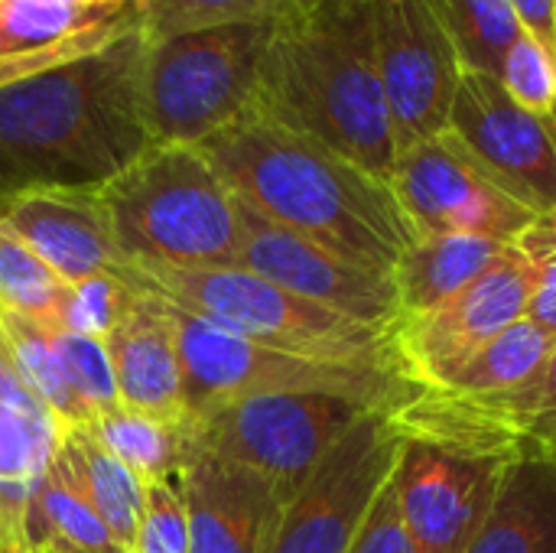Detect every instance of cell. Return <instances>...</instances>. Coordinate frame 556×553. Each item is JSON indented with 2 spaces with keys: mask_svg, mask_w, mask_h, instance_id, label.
<instances>
[{
  "mask_svg": "<svg viewBox=\"0 0 556 553\" xmlns=\"http://www.w3.org/2000/svg\"><path fill=\"white\" fill-rule=\"evenodd\" d=\"M147 46L134 13L104 46L0 88V196L101 189L153 147L143 121Z\"/></svg>",
  "mask_w": 556,
  "mask_h": 553,
  "instance_id": "cell-1",
  "label": "cell"
},
{
  "mask_svg": "<svg viewBox=\"0 0 556 553\" xmlns=\"http://www.w3.org/2000/svg\"><path fill=\"white\" fill-rule=\"evenodd\" d=\"M199 150L244 205L352 264L391 274L417 238L391 183L254 108Z\"/></svg>",
  "mask_w": 556,
  "mask_h": 553,
  "instance_id": "cell-2",
  "label": "cell"
},
{
  "mask_svg": "<svg viewBox=\"0 0 556 553\" xmlns=\"http://www.w3.org/2000/svg\"><path fill=\"white\" fill-rule=\"evenodd\" d=\"M254 111L391 183L397 143L378 75L371 3L280 16Z\"/></svg>",
  "mask_w": 556,
  "mask_h": 553,
  "instance_id": "cell-3",
  "label": "cell"
},
{
  "mask_svg": "<svg viewBox=\"0 0 556 553\" xmlns=\"http://www.w3.org/2000/svg\"><path fill=\"white\" fill-rule=\"evenodd\" d=\"M98 196L114 244L130 264L231 267L238 261V196L199 147L153 143Z\"/></svg>",
  "mask_w": 556,
  "mask_h": 553,
  "instance_id": "cell-4",
  "label": "cell"
},
{
  "mask_svg": "<svg viewBox=\"0 0 556 553\" xmlns=\"http://www.w3.org/2000/svg\"><path fill=\"white\" fill-rule=\"evenodd\" d=\"M117 277H124L137 290H147L186 313H195L267 349H280L316 362L384 368L397 375L391 329H378L329 306H319L313 300H303L238 264L166 267L124 261L117 267Z\"/></svg>",
  "mask_w": 556,
  "mask_h": 553,
  "instance_id": "cell-5",
  "label": "cell"
},
{
  "mask_svg": "<svg viewBox=\"0 0 556 553\" xmlns=\"http://www.w3.org/2000/svg\"><path fill=\"white\" fill-rule=\"evenodd\" d=\"M277 20L215 23L150 39L143 59V121L153 143L199 147L244 117Z\"/></svg>",
  "mask_w": 556,
  "mask_h": 553,
  "instance_id": "cell-6",
  "label": "cell"
},
{
  "mask_svg": "<svg viewBox=\"0 0 556 553\" xmlns=\"http://www.w3.org/2000/svg\"><path fill=\"white\" fill-rule=\"evenodd\" d=\"M166 306H169L179 365H182L186 417H199L212 407L241 398L306 394V391L345 394L378 411H394L417 391L407 381H401L394 372L290 355L251 342L244 336H235L173 303Z\"/></svg>",
  "mask_w": 556,
  "mask_h": 553,
  "instance_id": "cell-7",
  "label": "cell"
},
{
  "mask_svg": "<svg viewBox=\"0 0 556 553\" xmlns=\"http://www.w3.org/2000/svg\"><path fill=\"white\" fill-rule=\"evenodd\" d=\"M378 407L326 391L257 394L186 417L189 443L267 479L290 502L323 456Z\"/></svg>",
  "mask_w": 556,
  "mask_h": 553,
  "instance_id": "cell-8",
  "label": "cell"
},
{
  "mask_svg": "<svg viewBox=\"0 0 556 553\" xmlns=\"http://www.w3.org/2000/svg\"><path fill=\"white\" fill-rule=\"evenodd\" d=\"M388 417L404 443H427L505 466L556 460V345L518 388L485 398L417 388L404 404L388 411Z\"/></svg>",
  "mask_w": 556,
  "mask_h": 553,
  "instance_id": "cell-9",
  "label": "cell"
},
{
  "mask_svg": "<svg viewBox=\"0 0 556 553\" xmlns=\"http://www.w3.org/2000/svg\"><path fill=\"white\" fill-rule=\"evenodd\" d=\"M531 261L518 244L502 254L466 290L424 313H401L391 326L397 375L410 388H443L476 352L525 319Z\"/></svg>",
  "mask_w": 556,
  "mask_h": 553,
  "instance_id": "cell-10",
  "label": "cell"
},
{
  "mask_svg": "<svg viewBox=\"0 0 556 553\" xmlns=\"http://www.w3.org/2000/svg\"><path fill=\"white\" fill-rule=\"evenodd\" d=\"M401 447L388 411L365 414L283 505L267 553H349L378 492L394 476Z\"/></svg>",
  "mask_w": 556,
  "mask_h": 553,
  "instance_id": "cell-11",
  "label": "cell"
},
{
  "mask_svg": "<svg viewBox=\"0 0 556 553\" xmlns=\"http://www.w3.org/2000/svg\"><path fill=\"white\" fill-rule=\"evenodd\" d=\"M371 26L397 153L446 134L466 68L430 0H371Z\"/></svg>",
  "mask_w": 556,
  "mask_h": 553,
  "instance_id": "cell-12",
  "label": "cell"
},
{
  "mask_svg": "<svg viewBox=\"0 0 556 553\" xmlns=\"http://www.w3.org/2000/svg\"><path fill=\"white\" fill-rule=\"evenodd\" d=\"M391 189L417 235H479L515 244L538 218L450 134L401 150Z\"/></svg>",
  "mask_w": 556,
  "mask_h": 553,
  "instance_id": "cell-13",
  "label": "cell"
},
{
  "mask_svg": "<svg viewBox=\"0 0 556 553\" xmlns=\"http://www.w3.org/2000/svg\"><path fill=\"white\" fill-rule=\"evenodd\" d=\"M446 134L538 218L556 212V124L521 108L495 75L463 72Z\"/></svg>",
  "mask_w": 556,
  "mask_h": 553,
  "instance_id": "cell-14",
  "label": "cell"
},
{
  "mask_svg": "<svg viewBox=\"0 0 556 553\" xmlns=\"http://www.w3.org/2000/svg\"><path fill=\"white\" fill-rule=\"evenodd\" d=\"M241 205V241L238 267L358 323L391 329L401 316L397 290L391 274L352 264L336 251L264 218L251 205Z\"/></svg>",
  "mask_w": 556,
  "mask_h": 553,
  "instance_id": "cell-15",
  "label": "cell"
},
{
  "mask_svg": "<svg viewBox=\"0 0 556 553\" xmlns=\"http://www.w3.org/2000/svg\"><path fill=\"white\" fill-rule=\"evenodd\" d=\"M505 463L404 443L394 489L417 553H463L492 508Z\"/></svg>",
  "mask_w": 556,
  "mask_h": 553,
  "instance_id": "cell-16",
  "label": "cell"
},
{
  "mask_svg": "<svg viewBox=\"0 0 556 553\" xmlns=\"http://www.w3.org/2000/svg\"><path fill=\"white\" fill-rule=\"evenodd\" d=\"M0 228L16 235L68 287L124 264L98 189L33 186L0 196Z\"/></svg>",
  "mask_w": 556,
  "mask_h": 553,
  "instance_id": "cell-17",
  "label": "cell"
},
{
  "mask_svg": "<svg viewBox=\"0 0 556 553\" xmlns=\"http://www.w3.org/2000/svg\"><path fill=\"white\" fill-rule=\"evenodd\" d=\"M179 489L189 518V553H267L287 505L267 479L189 443Z\"/></svg>",
  "mask_w": 556,
  "mask_h": 553,
  "instance_id": "cell-18",
  "label": "cell"
},
{
  "mask_svg": "<svg viewBox=\"0 0 556 553\" xmlns=\"http://www.w3.org/2000/svg\"><path fill=\"white\" fill-rule=\"evenodd\" d=\"M101 342L124 407L160 420H186L182 365L166 300L134 287L127 310Z\"/></svg>",
  "mask_w": 556,
  "mask_h": 553,
  "instance_id": "cell-19",
  "label": "cell"
},
{
  "mask_svg": "<svg viewBox=\"0 0 556 553\" xmlns=\"http://www.w3.org/2000/svg\"><path fill=\"white\" fill-rule=\"evenodd\" d=\"M65 433L72 430L33 394L0 332V538L23 541L26 508Z\"/></svg>",
  "mask_w": 556,
  "mask_h": 553,
  "instance_id": "cell-20",
  "label": "cell"
},
{
  "mask_svg": "<svg viewBox=\"0 0 556 553\" xmlns=\"http://www.w3.org/2000/svg\"><path fill=\"white\" fill-rule=\"evenodd\" d=\"M23 541L33 553H124L111 538V531L104 528L91 502V492H88L78 453L68 443V433L26 508Z\"/></svg>",
  "mask_w": 556,
  "mask_h": 553,
  "instance_id": "cell-21",
  "label": "cell"
},
{
  "mask_svg": "<svg viewBox=\"0 0 556 553\" xmlns=\"http://www.w3.org/2000/svg\"><path fill=\"white\" fill-rule=\"evenodd\" d=\"M463 553H556V460L508 463Z\"/></svg>",
  "mask_w": 556,
  "mask_h": 553,
  "instance_id": "cell-22",
  "label": "cell"
},
{
  "mask_svg": "<svg viewBox=\"0 0 556 553\" xmlns=\"http://www.w3.org/2000/svg\"><path fill=\"white\" fill-rule=\"evenodd\" d=\"M505 241L479 235H417L391 271L401 313H424L466 290L502 254Z\"/></svg>",
  "mask_w": 556,
  "mask_h": 553,
  "instance_id": "cell-23",
  "label": "cell"
},
{
  "mask_svg": "<svg viewBox=\"0 0 556 553\" xmlns=\"http://www.w3.org/2000/svg\"><path fill=\"white\" fill-rule=\"evenodd\" d=\"M88 433L114 453L143 486L176 479L189 456L186 420H160L124 404L98 414Z\"/></svg>",
  "mask_w": 556,
  "mask_h": 553,
  "instance_id": "cell-24",
  "label": "cell"
},
{
  "mask_svg": "<svg viewBox=\"0 0 556 553\" xmlns=\"http://www.w3.org/2000/svg\"><path fill=\"white\" fill-rule=\"evenodd\" d=\"M0 332L16 359L20 375L26 378L33 394L52 411V417L65 430H88L91 414L68 385L62 359L52 345V326H42L29 316H20V313L0 306Z\"/></svg>",
  "mask_w": 556,
  "mask_h": 553,
  "instance_id": "cell-25",
  "label": "cell"
},
{
  "mask_svg": "<svg viewBox=\"0 0 556 553\" xmlns=\"http://www.w3.org/2000/svg\"><path fill=\"white\" fill-rule=\"evenodd\" d=\"M130 7L104 0H0V59L65 42Z\"/></svg>",
  "mask_w": 556,
  "mask_h": 553,
  "instance_id": "cell-26",
  "label": "cell"
},
{
  "mask_svg": "<svg viewBox=\"0 0 556 553\" xmlns=\"http://www.w3.org/2000/svg\"><path fill=\"white\" fill-rule=\"evenodd\" d=\"M554 345V339L544 336L534 323L518 319L502 336H495L482 352H476L437 391L459 394V398H485V394H498V391L518 388L521 381H528L547 362Z\"/></svg>",
  "mask_w": 556,
  "mask_h": 553,
  "instance_id": "cell-27",
  "label": "cell"
},
{
  "mask_svg": "<svg viewBox=\"0 0 556 553\" xmlns=\"http://www.w3.org/2000/svg\"><path fill=\"white\" fill-rule=\"evenodd\" d=\"M68 443L78 453L91 502H94L104 528L111 531V538L117 541L121 551L130 553L137 531H140V518H143L147 486L114 453H108L88 430H72Z\"/></svg>",
  "mask_w": 556,
  "mask_h": 553,
  "instance_id": "cell-28",
  "label": "cell"
},
{
  "mask_svg": "<svg viewBox=\"0 0 556 553\" xmlns=\"http://www.w3.org/2000/svg\"><path fill=\"white\" fill-rule=\"evenodd\" d=\"M443 20L463 68L495 75L502 72L505 52L521 33V23L508 0H430Z\"/></svg>",
  "mask_w": 556,
  "mask_h": 553,
  "instance_id": "cell-29",
  "label": "cell"
},
{
  "mask_svg": "<svg viewBox=\"0 0 556 553\" xmlns=\"http://www.w3.org/2000/svg\"><path fill=\"white\" fill-rule=\"evenodd\" d=\"M72 287L42 264L16 235L0 228V306L42 326H68Z\"/></svg>",
  "mask_w": 556,
  "mask_h": 553,
  "instance_id": "cell-30",
  "label": "cell"
},
{
  "mask_svg": "<svg viewBox=\"0 0 556 553\" xmlns=\"http://www.w3.org/2000/svg\"><path fill=\"white\" fill-rule=\"evenodd\" d=\"M290 0H137V16L150 39L241 20H280Z\"/></svg>",
  "mask_w": 556,
  "mask_h": 553,
  "instance_id": "cell-31",
  "label": "cell"
},
{
  "mask_svg": "<svg viewBox=\"0 0 556 553\" xmlns=\"http://www.w3.org/2000/svg\"><path fill=\"white\" fill-rule=\"evenodd\" d=\"M498 81L521 108L556 124V52L544 39L521 29L505 52Z\"/></svg>",
  "mask_w": 556,
  "mask_h": 553,
  "instance_id": "cell-32",
  "label": "cell"
},
{
  "mask_svg": "<svg viewBox=\"0 0 556 553\" xmlns=\"http://www.w3.org/2000/svg\"><path fill=\"white\" fill-rule=\"evenodd\" d=\"M52 345L62 359V368L68 375L72 391L88 407L91 420L121 404L114 372H111V359H108L101 339H91V336L72 332V329H52Z\"/></svg>",
  "mask_w": 556,
  "mask_h": 553,
  "instance_id": "cell-33",
  "label": "cell"
},
{
  "mask_svg": "<svg viewBox=\"0 0 556 553\" xmlns=\"http://www.w3.org/2000/svg\"><path fill=\"white\" fill-rule=\"evenodd\" d=\"M130 553H189V518L179 476L147 486L143 518Z\"/></svg>",
  "mask_w": 556,
  "mask_h": 553,
  "instance_id": "cell-34",
  "label": "cell"
},
{
  "mask_svg": "<svg viewBox=\"0 0 556 553\" xmlns=\"http://www.w3.org/2000/svg\"><path fill=\"white\" fill-rule=\"evenodd\" d=\"M134 297V287L117 277V274H98L72 287V303H68V326L72 332H85L91 339H104L121 313L127 310Z\"/></svg>",
  "mask_w": 556,
  "mask_h": 553,
  "instance_id": "cell-35",
  "label": "cell"
},
{
  "mask_svg": "<svg viewBox=\"0 0 556 553\" xmlns=\"http://www.w3.org/2000/svg\"><path fill=\"white\" fill-rule=\"evenodd\" d=\"M134 13H137V0H134V7L124 10L121 16L104 20V23H98V26H91V29H85V33L65 39V42L46 46V49H36V52L3 55V59H0V88H7V85H13V81H23V78H29V75H39V72H46V68H55V65H62V62H68V59H75V55H85V52L104 46L121 26H127V23L134 20Z\"/></svg>",
  "mask_w": 556,
  "mask_h": 553,
  "instance_id": "cell-36",
  "label": "cell"
},
{
  "mask_svg": "<svg viewBox=\"0 0 556 553\" xmlns=\"http://www.w3.org/2000/svg\"><path fill=\"white\" fill-rule=\"evenodd\" d=\"M349 553H417L414 541H410V531L404 525V515H401L394 476L378 492V499H375L368 518L362 521Z\"/></svg>",
  "mask_w": 556,
  "mask_h": 553,
  "instance_id": "cell-37",
  "label": "cell"
},
{
  "mask_svg": "<svg viewBox=\"0 0 556 553\" xmlns=\"http://www.w3.org/2000/svg\"><path fill=\"white\" fill-rule=\"evenodd\" d=\"M515 244L528 254L531 271H534L525 319L534 323L544 336H551L556 342V248L531 238L528 231Z\"/></svg>",
  "mask_w": 556,
  "mask_h": 553,
  "instance_id": "cell-38",
  "label": "cell"
},
{
  "mask_svg": "<svg viewBox=\"0 0 556 553\" xmlns=\"http://www.w3.org/2000/svg\"><path fill=\"white\" fill-rule=\"evenodd\" d=\"M521 29L534 33L556 52V0H508Z\"/></svg>",
  "mask_w": 556,
  "mask_h": 553,
  "instance_id": "cell-39",
  "label": "cell"
},
{
  "mask_svg": "<svg viewBox=\"0 0 556 553\" xmlns=\"http://www.w3.org/2000/svg\"><path fill=\"white\" fill-rule=\"evenodd\" d=\"M355 3H371V0H290V13H296V16H313V13H323V10L355 7Z\"/></svg>",
  "mask_w": 556,
  "mask_h": 553,
  "instance_id": "cell-40",
  "label": "cell"
},
{
  "mask_svg": "<svg viewBox=\"0 0 556 553\" xmlns=\"http://www.w3.org/2000/svg\"><path fill=\"white\" fill-rule=\"evenodd\" d=\"M528 235L538 238V241H544V244H551V248H556V212H547V215L534 218V225L528 228Z\"/></svg>",
  "mask_w": 556,
  "mask_h": 553,
  "instance_id": "cell-41",
  "label": "cell"
},
{
  "mask_svg": "<svg viewBox=\"0 0 556 553\" xmlns=\"http://www.w3.org/2000/svg\"><path fill=\"white\" fill-rule=\"evenodd\" d=\"M0 553H33L20 538H0Z\"/></svg>",
  "mask_w": 556,
  "mask_h": 553,
  "instance_id": "cell-42",
  "label": "cell"
},
{
  "mask_svg": "<svg viewBox=\"0 0 556 553\" xmlns=\"http://www.w3.org/2000/svg\"><path fill=\"white\" fill-rule=\"evenodd\" d=\"M104 3H134V0H104Z\"/></svg>",
  "mask_w": 556,
  "mask_h": 553,
  "instance_id": "cell-43",
  "label": "cell"
},
{
  "mask_svg": "<svg viewBox=\"0 0 556 553\" xmlns=\"http://www.w3.org/2000/svg\"><path fill=\"white\" fill-rule=\"evenodd\" d=\"M52 553H81V551H52Z\"/></svg>",
  "mask_w": 556,
  "mask_h": 553,
  "instance_id": "cell-44",
  "label": "cell"
}]
</instances>
